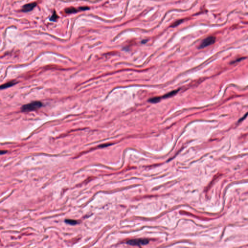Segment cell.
Segmentation results:
<instances>
[{"mask_svg":"<svg viewBox=\"0 0 248 248\" xmlns=\"http://www.w3.org/2000/svg\"><path fill=\"white\" fill-rule=\"evenodd\" d=\"M42 106V103L40 101H33L28 104L24 105L21 108V111L23 112H30L35 111L40 108Z\"/></svg>","mask_w":248,"mask_h":248,"instance_id":"obj_1","label":"cell"},{"mask_svg":"<svg viewBox=\"0 0 248 248\" xmlns=\"http://www.w3.org/2000/svg\"><path fill=\"white\" fill-rule=\"evenodd\" d=\"M216 41V37L213 36H210L205 38L203 40L199 46V49H203L204 48L209 46L215 43Z\"/></svg>","mask_w":248,"mask_h":248,"instance_id":"obj_2","label":"cell"},{"mask_svg":"<svg viewBox=\"0 0 248 248\" xmlns=\"http://www.w3.org/2000/svg\"><path fill=\"white\" fill-rule=\"evenodd\" d=\"M149 240L147 239H135L129 240L127 243L130 245L131 246H141V245H146L149 243Z\"/></svg>","mask_w":248,"mask_h":248,"instance_id":"obj_3","label":"cell"},{"mask_svg":"<svg viewBox=\"0 0 248 248\" xmlns=\"http://www.w3.org/2000/svg\"><path fill=\"white\" fill-rule=\"evenodd\" d=\"M36 3H32L26 4L23 6L22 11L23 12H28L32 11L36 6Z\"/></svg>","mask_w":248,"mask_h":248,"instance_id":"obj_4","label":"cell"},{"mask_svg":"<svg viewBox=\"0 0 248 248\" xmlns=\"http://www.w3.org/2000/svg\"><path fill=\"white\" fill-rule=\"evenodd\" d=\"M16 83H17L16 81L15 80L9 81L8 82H6V83L5 84H3L1 85H0V89H5L10 87L13 86L14 85H15L16 84Z\"/></svg>","mask_w":248,"mask_h":248,"instance_id":"obj_5","label":"cell"},{"mask_svg":"<svg viewBox=\"0 0 248 248\" xmlns=\"http://www.w3.org/2000/svg\"><path fill=\"white\" fill-rule=\"evenodd\" d=\"M65 13L67 14H73L75 13H77L79 10L74 7H69L67 8L65 10Z\"/></svg>","mask_w":248,"mask_h":248,"instance_id":"obj_6","label":"cell"},{"mask_svg":"<svg viewBox=\"0 0 248 248\" xmlns=\"http://www.w3.org/2000/svg\"><path fill=\"white\" fill-rule=\"evenodd\" d=\"M178 91H179V90H174V91H171V92L168 93V94L165 95L163 96H162V97L164 98H166L170 97L175 95L176 94H177V93L178 92Z\"/></svg>","mask_w":248,"mask_h":248,"instance_id":"obj_7","label":"cell"},{"mask_svg":"<svg viewBox=\"0 0 248 248\" xmlns=\"http://www.w3.org/2000/svg\"><path fill=\"white\" fill-rule=\"evenodd\" d=\"M161 100V97L157 96V97H154L152 98H151L149 99V101L152 103H158L159 101H160Z\"/></svg>","mask_w":248,"mask_h":248,"instance_id":"obj_8","label":"cell"},{"mask_svg":"<svg viewBox=\"0 0 248 248\" xmlns=\"http://www.w3.org/2000/svg\"><path fill=\"white\" fill-rule=\"evenodd\" d=\"M65 222L67 223L72 225H76L77 223H78V222L77 220H70V219L66 220Z\"/></svg>","mask_w":248,"mask_h":248,"instance_id":"obj_9","label":"cell"},{"mask_svg":"<svg viewBox=\"0 0 248 248\" xmlns=\"http://www.w3.org/2000/svg\"><path fill=\"white\" fill-rule=\"evenodd\" d=\"M184 21V19H180V20H177V21H176L170 27H172V28H175L178 25H179L181 23H182Z\"/></svg>","mask_w":248,"mask_h":248,"instance_id":"obj_10","label":"cell"},{"mask_svg":"<svg viewBox=\"0 0 248 248\" xmlns=\"http://www.w3.org/2000/svg\"><path fill=\"white\" fill-rule=\"evenodd\" d=\"M58 16L57 14H56L55 11H54L52 16L50 18V20L51 21H52V22H56L57 19H58Z\"/></svg>","mask_w":248,"mask_h":248,"instance_id":"obj_11","label":"cell"},{"mask_svg":"<svg viewBox=\"0 0 248 248\" xmlns=\"http://www.w3.org/2000/svg\"><path fill=\"white\" fill-rule=\"evenodd\" d=\"M79 9L80 10L83 11V10H88V9H89V8L88 7H87V6H84V7H79Z\"/></svg>","mask_w":248,"mask_h":248,"instance_id":"obj_12","label":"cell"},{"mask_svg":"<svg viewBox=\"0 0 248 248\" xmlns=\"http://www.w3.org/2000/svg\"><path fill=\"white\" fill-rule=\"evenodd\" d=\"M7 153V151H4V150H0V155H3V154H5L6 153Z\"/></svg>","mask_w":248,"mask_h":248,"instance_id":"obj_13","label":"cell"},{"mask_svg":"<svg viewBox=\"0 0 248 248\" xmlns=\"http://www.w3.org/2000/svg\"><path fill=\"white\" fill-rule=\"evenodd\" d=\"M247 116V113H246V114L245 115V116H244L243 117H242L241 118H240V119H239V120L238 122H240V121H241L243 120H244V119H245V118L246 117V116Z\"/></svg>","mask_w":248,"mask_h":248,"instance_id":"obj_14","label":"cell"}]
</instances>
